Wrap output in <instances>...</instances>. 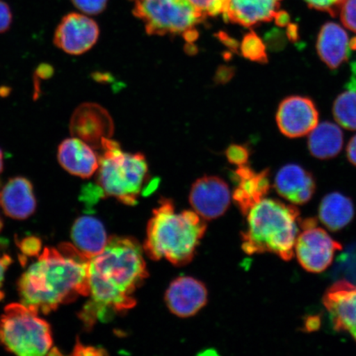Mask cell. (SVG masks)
Masks as SVG:
<instances>
[{"mask_svg": "<svg viewBox=\"0 0 356 356\" xmlns=\"http://www.w3.org/2000/svg\"><path fill=\"white\" fill-rule=\"evenodd\" d=\"M148 277L140 244L131 238L111 237L99 255L89 264L90 300L80 318L91 328L97 320L130 310L136 301L133 293Z\"/></svg>", "mask_w": 356, "mask_h": 356, "instance_id": "obj_1", "label": "cell"}, {"mask_svg": "<svg viewBox=\"0 0 356 356\" xmlns=\"http://www.w3.org/2000/svg\"><path fill=\"white\" fill-rule=\"evenodd\" d=\"M61 251L44 248L37 261L22 275L19 289L22 304L47 314L79 296H89V264L74 245Z\"/></svg>", "mask_w": 356, "mask_h": 356, "instance_id": "obj_2", "label": "cell"}, {"mask_svg": "<svg viewBox=\"0 0 356 356\" xmlns=\"http://www.w3.org/2000/svg\"><path fill=\"white\" fill-rule=\"evenodd\" d=\"M206 230V222L197 212L176 213L171 200L163 199L147 227L144 250L151 259L165 258L176 266L186 265L194 257Z\"/></svg>", "mask_w": 356, "mask_h": 356, "instance_id": "obj_3", "label": "cell"}, {"mask_svg": "<svg viewBox=\"0 0 356 356\" xmlns=\"http://www.w3.org/2000/svg\"><path fill=\"white\" fill-rule=\"evenodd\" d=\"M247 217V229L242 234V247L247 254L271 252L284 261L292 259L300 222L295 206L264 198Z\"/></svg>", "mask_w": 356, "mask_h": 356, "instance_id": "obj_4", "label": "cell"}, {"mask_svg": "<svg viewBox=\"0 0 356 356\" xmlns=\"http://www.w3.org/2000/svg\"><path fill=\"white\" fill-rule=\"evenodd\" d=\"M101 149L104 153L97 173L99 190L124 204H136L148 175L145 156L124 153L118 142L111 139L102 140Z\"/></svg>", "mask_w": 356, "mask_h": 356, "instance_id": "obj_5", "label": "cell"}, {"mask_svg": "<svg viewBox=\"0 0 356 356\" xmlns=\"http://www.w3.org/2000/svg\"><path fill=\"white\" fill-rule=\"evenodd\" d=\"M38 315V312L24 304L8 305L0 317V345L17 355L50 354L51 327Z\"/></svg>", "mask_w": 356, "mask_h": 356, "instance_id": "obj_6", "label": "cell"}, {"mask_svg": "<svg viewBox=\"0 0 356 356\" xmlns=\"http://www.w3.org/2000/svg\"><path fill=\"white\" fill-rule=\"evenodd\" d=\"M134 15L144 22L150 35L182 34L186 41L197 38L195 29L204 16L189 0H135Z\"/></svg>", "mask_w": 356, "mask_h": 356, "instance_id": "obj_7", "label": "cell"}, {"mask_svg": "<svg viewBox=\"0 0 356 356\" xmlns=\"http://www.w3.org/2000/svg\"><path fill=\"white\" fill-rule=\"evenodd\" d=\"M302 232L298 234L295 251L298 261L307 271L323 273L332 264L334 255L342 248L326 231L317 226L314 218L300 221Z\"/></svg>", "mask_w": 356, "mask_h": 356, "instance_id": "obj_8", "label": "cell"}, {"mask_svg": "<svg viewBox=\"0 0 356 356\" xmlns=\"http://www.w3.org/2000/svg\"><path fill=\"white\" fill-rule=\"evenodd\" d=\"M99 37V26L95 21L80 13H71L57 26L54 42L69 54L81 55L95 46Z\"/></svg>", "mask_w": 356, "mask_h": 356, "instance_id": "obj_9", "label": "cell"}, {"mask_svg": "<svg viewBox=\"0 0 356 356\" xmlns=\"http://www.w3.org/2000/svg\"><path fill=\"white\" fill-rule=\"evenodd\" d=\"M73 137L86 142L92 148L101 149L102 142L113 134V122L104 108L95 104L80 105L71 118Z\"/></svg>", "mask_w": 356, "mask_h": 356, "instance_id": "obj_10", "label": "cell"}, {"mask_svg": "<svg viewBox=\"0 0 356 356\" xmlns=\"http://www.w3.org/2000/svg\"><path fill=\"white\" fill-rule=\"evenodd\" d=\"M190 203L203 220H213L224 215L230 204L228 184L221 178L204 176L191 186Z\"/></svg>", "mask_w": 356, "mask_h": 356, "instance_id": "obj_11", "label": "cell"}, {"mask_svg": "<svg viewBox=\"0 0 356 356\" xmlns=\"http://www.w3.org/2000/svg\"><path fill=\"white\" fill-rule=\"evenodd\" d=\"M323 305L334 328L349 333L356 341V284L346 280L334 283L324 293Z\"/></svg>", "mask_w": 356, "mask_h": 356, "instance_id": "obj_12", "label": "cell"}, {"mask_svg": "<svg viewBox=\"0 0 356 356\" xmlns=\"http://www.w3.org/2000/svg\"><path fill=\"white\" fill-rule=\"evenodd\" d=\"M277 122L280 131L289 138L309 135L318 123V113L313 102L305 97H287L280 104Z\"/></svg>", "mask_w": 356, "mask_h": 356, "instance_id": "obj_13", "label": "cell"}, {"mask_svg": "<svg viewBox=\"0 0 356 356\" xmlns=\"http://www.w3.org/2000/svg\"><path fill=\"white\" fill-rule=\"evenodd\" d=\"M207 289L203 283L193 277H181L169 286L165 301L173 314L188 318L207 305Z\"/></svg>", "mask_w": 356, "mask_h": 356, "instance_id": "obj_14", "label": "cell"}, {"mask_svg": "<svg viewBox=\"0 0 356 356\" xmlns=\"http://www.w3.org/2000/svg\"><path fill=\"white\" fill-rule=\"evenodd\" d=\"M275 188L280 197L293 204H302L313 197L316 189L313 176L304 168L291 163L280 169Z\"/></svg>", "mask_w": 356, "mask_h": 356, "instance_id": "obj_15", "label": "cell"}, {"mask_svg": "<svg viewBox=\"0 0 356 356\" xmlns=\"http://www.w3.org/2000/svg\"><path fill=\"white\" fill-rule=\"evenodd\" d=\"M236 188L233 199L239 210L247 213L256 204L264 199L270 189L268 173L266 171L255 172L245 165L239 166L234 173Z\"/></svg>", "mask_w": 356, "mask_h": 356, "instance_id": "obj_16", "label": "cell"}, {"mask_svg": "<svg viewBox=\"0 0 356 356\" xmlns=\"http://www.w3.org/2000/svg\"><path fill=\"white\" fill-rule=\"evenodd\" d=\"M282 0H227L225 19L244 26L271 21L279 13Z\"/></svg>", "mask_w": 356, "mask_h": 356, "instance_id": "obj_17", "label": "cell"}, {"mask_svg": "<svg viewBox=\"0 0 356 356\" xmlns=\"http://www.w3.org/2000/svg\"><path fill=\"white\" fill-rule=\"evenodd\" d=\"M58 160L67 172L83 178L92 177L99 166V159L92 147L75 137L62 142Z\"/></svg>", "mask_w": 356, "mask_h": 356, "instance_id": "obj_18", "label": "cell"}, {"mask_svg": "<svg viewBox=\"0 0 356 356\" xmlns=\"http://www.w3.org/2000/svg\"><path fill=\"white\" fill-rule=\"evenodd\" d=\"M0 206L4 213L13 219L29 218L35 209L33 186L24 177H15L8 181L0 191Z\"/></svg>", "mask_w": 356, "mask_h": 356, "instance_id": "obj_19", "label": "cell"}, {"mask_svg": "<svg viewBox=\"0 0 356 356\" xmlns=\"http://www.w3.org/2000/svg\"><path fill=\"white\" fill-rule=\"evenodd\" d=\"M351 41L346 29L336 22L323 25L318 34L317 51L321 60L332 69H337L348 57Z\"/></svg>", "mask_w": 356, "mask_h": 356, "instance_id": "obj_20", "label": "cell"}, {"mask_svg": "<svg viewBox=\"0 0 356 356\" xmlns=\"http://www.w3.org/2000/svg\"><path fill=\"white\" fill-rule=\"evenodd\" d=\"M72 239L74 248L88 260L99 255L108 241L104 225L91 216H83L75 221Z\"/></svg>", "mask_w": 356, "mask_h": 356, "instance_id": "obj_21", "label": "cell"}, {"mask_svg": "<svg viewBox=\"0 0 356 356\" xmlns=\"http://www.w3.org/2000/svg\"><path fill=\"white\" fill-rule=\"evenodd\" d=\"M310 153L319 159L336 157L343 148L344 134L339 124L331 122L318 123L309 134Z\"/></svg>", "mask_w": 356, "mask_h": 356, "instance_id": "obj_22", "label": "cell"}, {"mask_svg": "<svg viewBox=\"0 0 356 356\" xmlns=\"http://www.w3.org/2000/svg\"><path fill=\"white\" fill-rule=\"evenodd\" d=\"M354 215L353 202L339 193L327 195L320 204L319 220L331 231H339L345 228L353 220Z\"/></svg>", "mask_w": 356, "mask_h": 356, "instance_id": "obj_23", "label": "cell"}, {"mask_svg": "<svg viewBox=\"0 0 356 356\" xmlns=\"http://www.w3.org/2000/svg\"><path fill=\"white\" fill-rule=\"evenodd\" d=\"M333 115L341 127L356 131V88L337 97L333 105Z\"/></svg>", "mask_w": 356, "mask_h": 356, "instance_id": "obj_24", "label": "cell"}, {"mask_svg": "<svg viewBox=\"0 0 356 356\" xmlns=\"http://www.w3.org/2000/svg\"><path fill=\"white\" fill-rule=\"evenodd\" d=\"M241 52L247 59L264 63L267 60L264 41L255 33H249L243 38Z\"/></svg>", "mask_w": 356, "mask_h": 356, "instance_id": "obj_25", "label": "cell"}, {"mask_svg": "<svg viewBox=\"0 0 356 356\" xmlns=\"http://www.w3.org/2000/svg\"><path fill=\"white\" fill-rule=\"evenodd\" d=\"M189 1L206 17L222 15L227 0H189Z\"/></svg>", "mask_w": 356, "mask_h": 356, "instance_id": "obj_26", "label": "cell"}, {"mask_svg": "<svg viewBox=\"0 0 356 356\" xmlns=\"http://www.w3.org/2000/svg\"><path fill=\"white\" fill-rule=\"evenodd\" d=\"M339 13L342 24L356 33V0H345Z\"/></svg>", "mask_w": 356, "mask_h": 356, "instance_id": "obj_27", "label": "cell"}, {"mask_svg": "<svg viewBox=\"0 0 356 356\" xmlns=\"http://www.w3.org/2000/svg\"><path fill=\"white\" fill-rule=\"evenodd\" d=\"M74 6L87 15H96L106 8L108 0H71Z\"/></svg>", "mask_w": 356, "mask_h": 356, "instance_id": "obj_28", "label": "cell"}, {"mask_svg": "<svg viewBox=\"0 0 356 356\" xmlns=\"http://www.w3.org/2000/svg\"><path fill=\"white\" fill-rule=\"evenodd\" d=\"M305 1L310 8L336 15L340 12V8L345 0H305Z\"/></svg>", "mask_w": 356, "mask_h": 356, "instance_id": "obj_29", "label": "cell"}, {"mask_svg": "<svg viewBox=\"0 0 356 356\" xmlns=\"http://www.w3.org/2000/svg\"><path fill=\"white\" fill-rule=\"evenodd\" d=\"M227 158L235 165H245L248 159V151L242 145H231L226 151Z\"/></svg>", "mask_w": 356, "mask_h": 356, "instance_id": "obj_30", "label": "cell"}, {"mask_svg": "<svg viewBox=\"0 0 356 356\" xmlns=\"http://www.w3.org/2000/svg\"><path fill=\"white\" fill-rule=\"evenodd\" d=\"M12 20L10 6L3 0H0V33H6L10 28Z\"/></svg>", "mask_w": 356, "mask_h": 356, "instance_id": "obj_31", "label": "cell"}, {"mask_svg": "<svg viewBox=\"0 0 356 356\" xmlns=\"http://www.w3.org/2000/svg\"><path fill=\"white\" fill-rule=\"evenodd\" d=\"M10 257L8 255L0 256V301L3 299V292L2 291V286L4 278V274L8 268V266L11 264Z\"/></svg>", "mask_w": 356, "mask_h": 356, "instance_id": "obj_32", "label": "cell"}, {"mask_svg": "<svg viewBox=\"0 0 356 356\" xmlns=\"http://www.w3.org/2000/svg\"><path fill=\"white\" fill-rule=\"evenodd\" d=\"M75 354L76 355H105L106 351L102 350L96 348H93V347H86L81 345H78L76 348H75Z\"/></svg>", "mask_w": 356, "mask_h": 356, "instance_id": "obj_33", "label": "cell"}, {"mask_svg": "<svg viewBox=\"0 0 356 356\" xmlns=\"http://www.w3.org/2000/svg\"><path fill=\"white\" fill-rule=\"evenodd\" d=\"M347 157L350 162L356 166V135H355L349 141L346 149Z\"/></svg>", "mask_w": 356, "mask_h": 356, "instance_id": "obj_34", "label": "cell"}, {"mask_svg": "<svg viewBox=\"0 0 356 356\" xmlns=\"http://www.w3.org/2000/svg\"><path fill=\"white\" fill-rule=\"evenodd\" d=\"M320 325V321L318 318L316 317H312L309 318L308 321L306 322L305 326L307 328V330L309 331H313V330H317Z\"/></svg>", "mask_w": 356, "mask_h": 356, "instance_id": "obj_35", "label": "cell"}, {"mask_svg": "<svg viewBox=\"0 0 356 356\" xmlns=\"http://www.w3.org/2000/svg\"><path fill=\"white\" fill-rule=\"evenodd\" d=\"M231 77V70L226 69L220 70L219 73L217 74L218 82L225 83L227 79Z\"/></svg>", "mask_w": 356, "mask_h": 356, "instance_id": "obj_36", "label": "cell"}, {"mask_svg": "<svg viewBox=\"0 0 356 356\" xmlns=\"http://www.w3.org/2000/svg\"><path fill=\"white\" fill-rule=\"evenodd\" d=\"M3 170V153L1 149H0V172Z\"/></svg>", "mask_w": 356, "mask_h": 356, "instance_id": "obj_37", "label": "cell"}, {"mask_svg": "<svg viewBox=\"0 0 356 356\" xmlns=\"http://www.w3.org/2000/svg\"><path fill=\"white\" fill-rule=\"evenodd\" d=\"M1 227H2V222H1V220H0V229H1Z\"/></svg>", "mask_w": 356, "mask_h": 356, "instance_id": "obj_38", "label": "cell"}]
</instances>
